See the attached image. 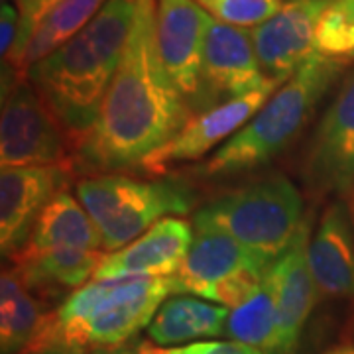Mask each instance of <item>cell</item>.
<instances>
[{
    "label": "cell",
    "mask_w": 354,
    "mask_h": 354,
    "mask_svg": "<svg viewBox=\"0 0 354 354\" xmlns=\"http://www.w3.org/2000/svg\"><path fill=\"white\" fill-rule=\"evenodd\" d=\"M156 4L148 0L142 8L97 120L77 146L75 162L85 171L102 176L142 167L193 118L158 53Z\"/></svg>",
    "instance_id": "cell-1"
},
{
    "label": "cell",
    "mask_w": 354,
    "mask_h": 354,
    "mask_svg": "<svg viewBox=\"0 0 354 354\" xmlns=\"http://www.w3.org/2000/svg\"><path fill=\"white\" fill-rule=\"evenodd\" d=\"M146 2L106 0L75 38L34 65L26 77L59 120L75 150L97 120Z\"/></svg>",
    "instance_id": "cell-2"
},
{
    "label": "cell",
    "mask_w": 354,
    "mask_h": 354,
    "mask_svg": "<svg viewBox=\"0 0 354 354\" xmlns=\"http://www.w3.org/2000/svg\"><path fill=\"white\" fill-rule=\"evenodd\" d=\"M171 293V278L91 279L51 313L28 354L122 346L148 329Z\"/></svg>",
    "instance_id": "cell-3"
},
{
    "label": "cell",
    "mask_w": 354,
    "mask_h": 354,
    "mask_svg": "<svg viewBox=\"0 0 354 354\" xmlns=\"http://www.w3.org/2000/svg\"><path fill=\"white\" fill-rule=\"evenodd\" d=\"M342 64L313 53L266 104L201 167L207 177L232 176L268 164L301 132Z\"/></svg>",
    "instance_id": "cell-4"
},
{
    "label": "cell",
    "mask_w": 354,
    "mask_h": 354,
    "mask_svg": "<svg viewBox=\"0 0 354 354\" xmlns=\"http://www.w3.org/2000/svg\"><path fill=\"white\" fill-rule=\"evenodd\" d=\"M75 193L97 225L104 252H116L167 216L187 215L193 193L177 181L102 174L77 181Z\"/></svg>",
    "instance_id": "cell-5"
},
{
    "label": "cell",
    "mask_w": 354,
    "mask_h": 354,
    "mask_svg": "<svg viewBox=\"0 0 354 354\" xmlns=\"http://www.w3.org/2000/svg\"><path fill=\"white\" fill-rule=\"evenodd\" d=\"M304 223V197L288 177L272 176L228 191L193 216V225L215 227L254 252L278 260Z\"/></svg>",
    "instance_id": "cell-6"
},
{
    "label": "cell",
    "mask_w": 354,
    "mask_h": 354,
    "mask_svg": "<svg viewBox=\"0 0 354 354\" xmlns=\"http://www.w3.org/2000/svg\"><path fill=\"white\" fill-rule=\"evenodd\" d=\"M2 167L75 164V148L59 120L30 83H16L0 120Z\"/></svg>",
    "instance_id": "cell-7"
},
{
    "label": "cell",
    "mask_w": 354,
    "mask_h": 354,
    "mask_svg": "<svg viewBox=\"0 0 354 354\" xmlns=\"http://www.w3.org/2000/svg\"><path fill=\"white\" fill-rule=\"evenodd\" d=\"M254 50L250 30L218 22L211 16L203 48L201 77L193 113L244 97L270 85Z\"/></svg>",
    "instance_id": "cell-8"
},
{
    "label": "cell",
    "mask_w": 354,
    "mask_h": 354,
    "mask_svg": "<svg viewBox=\"0 0 354 354\" xmlns=\"http://www.w3.org/2000/svg\"><path fill=\"white\" fill-rule=\"evenodd\" d=\"M279 87V83L272 81L270 85L252 91L244 97L216 104L209 111L197 113V116L193 114V118L174 138L144 160L142 169L160 176L176 165L201 160L203 156L215 150L223 142L227 144L239 130L246 127V122L264 106L266 101Z\"/></svg>",
    "instance_id": "cell-9"
},
{
    "label": "cell",
    "mask_w": 354,
    "mask_h": 354,
    "mask_svg": "<svg viewBox=\"0 0 354 354\" xmlns=\"http://www.w3.org/2000/svg\"><path fill=\"white\" fill-rule=\"evenodd\" d=\"M304 177L315 195H344L354 187V73L344 79L317 127Z\"/></svg>",
    "instance_id": "cell-10"
},
{
    "label": "cell",
    "mask_w": 354,
    "mask_h": 354,
    "mask_svg": "<svg viewBox=\"0 0 354 354\" xmlns=\"http://www.w3.org/2000/svg\"><path fill=\"white\" fill-rule=\"evenodd\" d=\"M69 165L2 167L0 174V246L2 256L16 254L34 223L69 183Z\"/></svg>",
    "instance_id": "cell-11"
},
{
    "label": "cell",
    "mask_w": 354,
    "mask_h": 354,
    "mask_svg": "<svg viewBox=\"0 0 354 354\" xmlns=\"http://www.w3.org/2000/svg\"><path fill=\"white\" fill-rule=\"evenodd\" d=\"M330 0H291L250 30L264 75L283 85L315 53V30Z\"/></svg>",
    "instance_id": "cell-12"
},
{
    "label": "cell",
    "mask_w": 354,
    "mask_h": 354,
    "mask_svg": "<svg viewBox=\"0 0 354 354\" xmlns=\"http://www.w3.org/2000/svg\"><path fill=\"white\" fill-rule=\"evenodd\" d=\"M209 22L211 14L205 12L195 0H158L156 4L158 53L165 73L189 106L199 88Z\"/></svg>",
    "instance_id": "cell-13"
},
{
    "label": "cell",
    "mask_w": 354,
    "mask_h": 354,
    "mask_svg": "<svg viewBox=\"0 0 354 354\" xmlns=\"http://www.w3.org/2000/svg\"><path fill=\"white\" fill-rule=\"evenodd\" d=\"M195 236L183 264L171 278L174 293L207 297L216 286L225 283L248 268H270L276 260L254 252L230 234L215 227L193 225Z\"/></svg>",
    "instance_id": "cell-14"
},
{
    "label": "cell",
    "mask_w": 354,
    "mask_h": 354,
    "mask_svg": "<svg viewBox=\"0 0 354 354\" xmlns=\"http://www.w3.org/2000/svg\"><path fill=\"white\" fill-rule=\"evenodd\" d=\"M311 221L304 218L291 244L272 266L278 305V339L274 354H295L305 321L321 297L309 268Z\"/></svg>",
    "instance_id": "cell-15"
},
{
    "label": "cell",
    "mask_w": 354,
    "mask_h": 354,
    "mask_svg": "<svg viewBox=\"0 0 354 354\" xmlns=\"http://www.w3.org/2000/svg\"><path fill=\"white\" fill-rule=\"evenodd\" d=\"M193 228L179 216H167L116 252H106L93 279L169 278L193 244Z\"/></svg>",
    "instance_id": "cell-16"
},
{
    "label": "cell",
    "mask_w": 354,
    "mask_h": 354,
    "mask_svg": "<svg viewBox=\"0 0 354 354\" xmlns=\"http://www.w3.org/2000/svg\"><path fill=\"white\" fill-rule=\"evenodd\" d=\"M307 258L319 295L354 297V227L342 201L325 209Z\"/></svg>",
    "instance_id": "cell-17"
},
{
    "label": "cell",
    "mask_w": 354,
    "mask_h": 354,
    "mask_svg": "<svg viewBox=\"0 0 354 354\" xmlns=\"http://www.w3.org/2000/svg\"><path fill=\"white\" fill-rule=\"evenodd\" d=\"M24 252L46 250H95L104 252L101 232L85 207L71 193L62 191L41 211L32 232L20 248Z\"/></svg>",
    "instance_id": "cell-18"
},
{
    "label": "cell",
    "mask_w": 354,
    "mask_h": 354,
    "mask_svg": "<svg viewBox=\"0 0 354 354\" xmlns=\"http://www.w3.org/2000/svg\"><path fill=\"white\" fill-rule=\"evenodd\" d=\"M104 4L106 0H59L57 4H53L38 20L24 50L10 64H6L8 73L18 81H24L34 65L44 62L53 51L75 38Z\"/></svg>",
    "instance_id": "cell-19"
},
{
    "label": "cell",
    "mask_w": 354,
    "mask_h": 354,
    "mask_svg": "<svg viewBox=\"0 0 354 354\" xmlns=\"http://www.w3.org/2000/svg\"><path fill=\"white\" fill-rule=\"evenodd\" d=\"M228 309L189 295L165 299L148 325V337L156 346H181L201 339L225 335Z\"/></svg>",
    "instance_id": "cell-20"
},
{
    "label": "cell",
    "mask_w": 354,
    "mask_h": 354,
    "mask_svg": "<svg viewBox=\"0 0 354 354\" xmlns=\"http://www.w3.org/2000/svg\"><path fill=\"white\" fill-rule=\"evenodd\" d=\"M53 311H48L38 293L30 290L12 268L0 278V351L28 354L44 333Z\"/></svg>",
    "instance_id": "cell-21"
},
{
    "label": "cell",
    "mask_w": 354,
    "mask_h": 354,
    "mask_svg": "<svg viewBox=\"0 0 354 354\" xmlns=\"http://www.w3.org/2000/svg\"><path fill=\"white\" fill-rule=\"evenodd\" d=\"M225 335L228 341L250 344L268 354H274L278 339V305L272 268L242 304L228 309Z\"/></svg>",
    "instance_id": "cell-22"
},
{
    "label": "cell",
    "mask_w": 354,
    "mask_h": 354,
    "mask_svg": "<svg viewBox=\"0 0 354 354\" xmlns=\"http://www.w3.org/2000/svg\"><path fill=\"white\" fill-rule=\"evenodd\" d=\"M315 53L346 65L354 62V20L342 0H330L315 30Z\"/></svg>",
    "instance_id": "cell-23"
},
{
    "label": "cell",
    "mask_w": 354,
    "mask_h": 354,
    "mask_svg": "<svg viewBox=\"0 0 354 354\" xmlns=\"http://www.w3.org/2000/svg\"><path fill=\"white\" fill-rule=\"evenodd\" d=\"M218 22L254 28L272 18L283 6L281 0H195Z\"/></svg>",
    "instance_id": "cell-24"
},
{
    "label": "cell",
    "mask_w": 354,
    "mask_h": 354,
    "mask_svg": "<svg viewBox=\"0 0 354 354\" xmlns=\"http://www.w3.org/2000/svg\"><path fill=\"white\" fill-rule=\"evenodd\" d=\"M148 354H268L250 344L236 341H195L181 346H150L146 344Z\"/></svg>",
    "instance_id": "cell-25"
},
{
    "label": "cell",
    "mask_w": 354,
    "mask_h": 354,
    "mask_svg": "<svg viewBox=\"0 0 354 354\" xmlns=\"http://www.w3.org/2000/svg\"><path fill=\"white\" fill-rule=\"evenodd\" d=\"M57 2L59 0H16V6L20 10V34H18V41H16V46H14L12 53H10L6 64H10L14 57L24 50V46L28 44V39L32 36V32H34L39 18Z\"/></svg>",
    "instance_id": "cell-26"
},
{
    "label": "cell",
    "mask_w": 354,
    "mask_h": 354,
    "mask_svg": "<svg viewBox=\"0 0 354 354\" xmlns=\"http://www.w3.org/2000/svg\"><path fill=\"white\" fill-rule=\"evenodd\" d=\"M20 34V10L10 2H2L0 8V55L2 64L8 62Z\"/></svg>",
    "instance_id": "cell-27"
},
{
    "label": "cell",
    "mask_w": 354,
    "mask_h": 354,
    "mask_svg": "<svg viewBox=\"0 0 354 354\" xmlns=\"http://www.w3.org/2000/svg\"><path fill=\"white\" fill-rule=\"evenodd\" d=\"M95 354H148L146 344H140L138 348H122V346H116V348H102L97 351Z\"/></svg>",
    "instance_id": "cell-28"
},
{
    "label": "cell",
    "mask_w": 354,
    "mask_h": 354,
    "mask_svg": "<svg viewBox=\"0 0 354 354\" xmlns=\"http://www.w3.org/2000/svg\"><path fill=\"white\" fill-rule=\"evenodd\" d=\"M323 354H354V346H337V348H330Z\"/></svg>",
    "instance_id": "cell-29"
},
{
    "label": "cell",
    "mask_w": 354,
    "mask_h": 354,
    "mask_svg": "<svg viewBox=\"0 0 354 354\" xmlns=\"http://www.w3.org/2000/svg\"><path fill=\"white\" fill-rule=\"evenodd\" d=\"M342 2H344L346 10L351 12V16H353V20H354V0H342Z\"/></svg>",
    "instance_id": "cell-30"
},
{
    "label": "cell",
    "mask_w": 354,
    "mask_h": 354,
    "mask_svg": "<svg viewBox=\"0 0 354 354\" xmlns=\"http://www.w3.org/2000/svg\"><path fill=\"white\" fill-rule=\"evenodd\" d=\"M48 354H81V353H75V351H62V353H48Z\"/></svg>",
    "instance_id": "cell-31"
},
{
    "label": "cell",
    "mask_w": 354,
    "mask_h": 354,
    "mask_svg": "<svg viewBox=\"0 0 354 354\" xmlns=\"http://www.w3.org/2000/svg\"><path fill=\"white\" fill-rule=\"evenodd\" d=\"M2 2H10V0H2Z\"/></svg>",
    "instance_id": "cell-32"
}]
</instances>
